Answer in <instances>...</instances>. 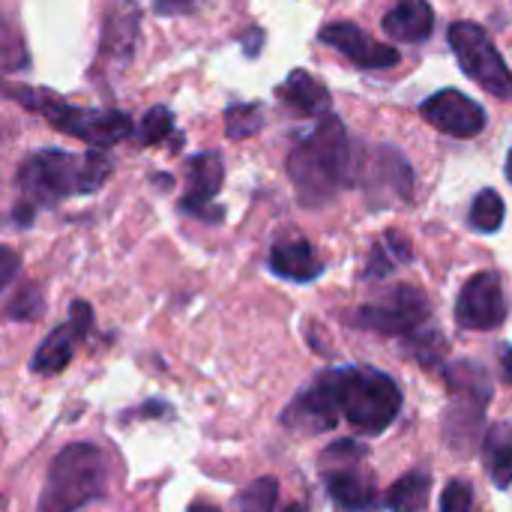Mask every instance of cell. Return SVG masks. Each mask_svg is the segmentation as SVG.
<instances>
[{"label":"cell","mask_w":512,"mask_h":512,"mask_svg":"<svg viewBox=\"0 0 512 512\" xmlns=\"http://www.w3.org/2000/svg\"><path fill=\"white\" fill-rule=\"evenodd\" d=\"M288 177L303 207H324L354 183V153L348 129L336 114L315 123L288 156Z\"/></svg>","instance_id":"6da1fadb"},{"label":"cell","mask_w":512,"mask_h":512,"mask_svg":"<svg viewBox=\"0 0 512 512\" xmlns=\"http://www.w3.org/2000/svg\"><path fill=\"white\" fill-rule=\"evenodd\" d=\"M324 378L339 414L360 435H381L396 423L402 411V390L390 375L369 366H345L327 369Z\"/></svg>","instance_id":"7a4b0ae2"},{"label":"cell","mask_w":512,"mask_h":512,"mask_svg":"<svg viewBox=\"0 0 512 512\" xmlns=\"http://www.w3.org/2000/svg\"><path fill=\"white\" fill-rule=\"evenodd\" d=\"M108 489V462L96 444L78 441L63 447L45 477L36 512H81L87 504L99 501Z\"/></svg>","instance_id":"3957f363"},{"label":"cell","mask_w":512,"mask_h":512,"mask_svg":"<svg viewBox=\"0 0 512 512\" xmlns=\"http://www.w3.org/2000/svg\"><path fill=\"white\" fill-rule=\"evenodd\" d=\"M447 384L453 393V405L444 411V438L450 450L471 456L483 438L486 408L492 402V384L483 366L474 360H462L447 372Z\"/></svg>","instance_id":"277c9868"},{"label":"cell","mask_w":512,"mask_h":512,"mask_svg":"<svg viewBox=\"0 0 512 512\" xmlns=\"http://www.w3.org/2000/svg\"><path fill=\"white\" fill-rule=\"evenodd\" d=\"M9 96L33 111L45 114V120L54 129L75 135L81 141H90L96 147H108V144H117L132 135V120L123 111H93V108L66 105V102L54 99L51 93L30 90V87H9Z\"/></svg>","instance_id":"5b68a950"},{"label":"cell","mask_w":512,"mask_h":512,"mask_svg":"<svg viewBox=\"0 0 512 512\" xmlns=\"http://www.w3.org/2000/svg\"><path fill=\"white\" fill-rule=\"evenodd\" d=\"M429 318L432 306L426 294L414 285H396L384 294V300L348 312V324L381 336H417L420 330H426Z\"/></svg>","instance_id":"8992f818"},{"label":"cell","mask_w":512,"mask_h":512,"mask_svg":"<svg viewBox=\"0 0 512 512\" xmlns=\"http://www.w3.org/2000/svg\"><path fill=\"white\" fill-rule=\"evenodd\" d=\"M450 45L471 81L498 99H512V69L480 24L456 21L450 27Z\"/></svg>","instance_id":"52a82bcc"},{"label":"cell","mask_w":512,"mask_h":512,"mask_svg":"<svg viewBox=\"0 0 512 512\" xmlns=\"http://www.w3.org/2000/svg\"><path fill=\"white\" fill-rule=\"evenodd\" d=\"M81 159L66 150H39L18 168V189L33 204H57L78 192Z\"/></svg>","instance_id":"ba28073f"},{"label":"cell","mask_w":512,"mask_h":512,"mask_svg":"<svg viewBox=\"0 0 512 512\" xmlns=\"http://www.w3.org/2000/svg\"><path fill=\"white\" fill-rule=\"evenodd\" d=\"M510 315L504 282L495 270L474 273L456 297V321L465 330H498Z\"/></svg>","instance_id":"9c48e42d"},{"label":"cell","mask_w":512,"mask_h":512,"mask_svg":"<svg viewBox=\"0 0 512 512\" xmlns=\"http://www.w3.org/2000/svg\"><path fill=\"white\" fill-rule=\"evenodd\" d=\"M420 114L441 129L444 135L453 138H474L486 129V111L480 108V102H474L471 96H465L462 90H438L432 93L423 105Z\"/></svg>","instance_id":"30bf717a"},{"label":"cell","mask_w":512,"mask_h":512,"mask_svg":"<svg viewBox=\"0 0 512 512\" xmlns=\"http://www.w3.org/2000/svg\"><path fill=\"white\" fill-rule=\"evenodd\" d=\"M339 408H336V399L330 393V384L324 378V372L297 393V399L285 408L282 414V423L291 426L294 432H303V435H324L336 426V417Z\"/></svg>","instance_id":"8fae6325"},{"label":"cell","mask_w":512,"mask_h":512,"mask_svg":"<svg viewBox=\"0 0 512 512\" xmlns=\"http://www.w3.org/2000/svg\"><path fill=\"white\" fill-rule=\"evenodd\" d=\"M321 39L333 45L339 54H345L351 63L363 69H390L399 63V51L393 45L375 42L366 30H360L351 21H333L321 30Z\"/></svg>","instance_id":"7c38bea8"},{"label":"cell","mask_w":512,"mask_h":512,"mask_svg":"<svg viewBox=\"0 0 512 512\" xmlns=\"http://www.w3.org/2000/svg\"><path fill=\"white\" fill-rule=\"evenodd\" d=\"M222 180H225V168H222V159L216 153L195 156L189 162V192L183 195L180 210L192 213V216H201V219H210V222L222 219V213L210 210V201L219 195Z\"/></svg>","instance_id":"4fadbf2b"},{"label":"cell","mask_w":512,"mask_h":512,"mask_svg":"<svg viewBox=\"0 0 512 512\" xmlns=\"http://www.w3.org/2000/svg\"><path fill=\"white\" fill-rule=\"evenodd\" d=\"M267 264L279 279H288V282H312L324 273V261L318 258L315 246L300 237L276 243L270 249Z\"/></svg>","instance_id":"5bb4252c"},{"label":"cell","mask_w":512,"mask_h":512,"mask_svg":"<svg viewBox=\"0 0 512 512\" xmlns=\"http://www.w3.org/2000/svg\"><path fill=\"white\" fill-rule=\"evenodd\" d=\"M381 24L390 39L420 45L435 30V9L426 0H396V6L384 15Z\"/></svg>","instance_id":"9a60e30c"},{"label":"cell","mask_w":512,"mask_h":512,"mask_svg":"<svg viewBox=\"0 0 512 512\" xmlns=\"http://www.w3.org/2000/svg\"><path fill=\"white\" fill-rule=\"evenodd\" d=\"M279 96L300 117H318L321 120V117L333 114L330 111V93H327V87L318 78H312L306 69H294L288 75V81L279 87Z\"/></svg>","instance_id":"2e32d148"},{"label":"cell","mask_w":512,"mask_h":512,"mask_svg":"<svg viewBox=\"0 0 512 512\" xmlns=\"http://www.w3.org/2000/svg\"><path fill=\"white\" fill-rule=\"evenodd\" d=\"M324 486H327V495H330L339 507H345V510L351 512L369 510V507L378 501L372 480H369L366 474H360V471H345V468L327 471V474H324Z\"/></svg>","instance_id":"e0dca14e"},{"label":"cell","mask_w":512,"mask_h":512,"mask_svg":"<svg viewBox=\"0 0 512 512\" xmlns=\"http://www.w3.org/2000/svg\"><path fill=\"white\" fill-rule=\"evenodd\" d=\"M135 39H138V6L123 3L117 12L108 15L102 27V54H108L111 60H129Z\"/></svg>","instance_id":"ac0fdd59"},{"label":"cell","mask_w":512,"mask_h":512,"mask_svg":"<svg viewBox=\"0 0 512 512\" xmlns=\"http://www.w3.org/2000/svg\"><path fill=\"white\" fill-rule=\"evenodd\" d=\"M75 342H81V339H78V333H75L72 324L54 327V330L42 339V345L36 348V354H33V360H30V369H33L36 375H57V372H63V369L69 366V360H72Z\"/></svg>","instance_id":"d6986e66"},{"label":"cell","mask_w":512,"mask_h":512,"mask_svg":"<svg viewBox=\"0 0 512 512\" xmlns=\"http://www.w3.org/2000/svg\"><path fill=\"white\" fill-rule=\"evenodd\" d=\"M429 492H432V474L429 471H408L405 477H399L387 489L384 504L390 512H426Z\"/></svg>","instance_id":"ffe728a7"},{"label":"cell","mask_w":512,"mask_h":512,"mask_svg":"<svg viewBox=\"0 0 512 512\" xmlns=\"http://www.w3.org/2000/svg\"><path fill=\"white\" fill-rule=\"evenodd\" d=\"M375 183L387 186L399 201H411L414 195V171L408 159L396 147H381L375 156Z\"/></svg>","instance_id":"44dd1931"},{"label":"cell","mask_w":512,"mask_h":512,"mask_svg":"<svg viewBox=\"0 0 512 512\" xmlns=\"http://www.w3.org/2000/svg\"><path fill=\"white\" fill-rule=\"evenodd\" d=\"M402 261H411V243H408L402 234L390 231V234L372 249L363 279H384V276L393 270V264H402Z\"/></svg>","instance_id":"7402d4cb"},{"label":"cell","mask_w":512,"mask_h":512,"mask_svg":"<svg viewBox=\"0 0 512 512\" xmlns=\"http://www.w3.org/2000/svg\"><path fill=\"white\" fill-rule=\"evenodd\" d=\"M504 216H507V207L495 189H483L471 204V225L483 234H495L504 225Z\"/></svg>","instance_id":"603a6c76"},{"label":"cell","mask_w":512,"mask_h":512,"mask_svg":"<svg viewBox=\"0 0 512 512\" xmlns=\"http://www.w3.org/2000/svg\"><path fill=\"white\" fill-rule=\"evenodd\" d=\"M279 501V480L276 477H261L249 483L237 495V510L240 512H273Z\"/></svg>","instance_id":"cb8c5ba5"},{"label":"cell","mask_w":512,"mask_h":512,"mask_svg":"<svg viewBox=\"0 0 512 512\" xmlns=\"http://www.w3.org/2000/svg\"><path fill=\"white\" fill-rule=\"evenodd\" d=\"M498 429L492 432L486 450H489V477L498 489L512 486V441H498Z\"/></svg>","instance_id":"d4e9b609"},{"label":"cell","mask_w":512,"mask_h":512,"mask_svg":"<svg viewBox=\"0 0 512 512\" xmlns=\"http://www.w3.org/2000/svg\"><path fill=\"white\" fill-rule=\"evenodd\" d=\"M108 177H111V159L102 150H90L81 156V183H78L81 195L96 192Z\"/></svg>","instance_id":"484cf974"},{"label":"cell","mask_w":512,"mask_h":512,"mask_svg":"<svg viewBox=\"0 0 512 512\" xmlns=\"http://www.w3.org/2000/svg\"><path fill=\"white\" fill-rule=\"evenodd\" d=\"M261 123H264V117H261L258 105H234V108H228V114H225V132H228V138H234V141L255 135V132L261 129Z\"/></svg>","instance_id":"4316f807"},{"label":"cell","mask_w":512,"mask_h":512,"mask_svg":"<svg viewBox=\"0 0 512 512\" xmlns=\"http://www.w3.org/2000/svg\"><path fill=\"white\" fill-rule=\"evenodd\" d=\"M171 129H174V114L165 105H153L141 120L138 138H141V144H159L171 135Z\"/></svg>","instance_id":"83f0119b"},{"label":"cell","mask_w":512,"mask_h":512,"mask_svg":"<svg viewBox=\"0 0 512 512\" xmlns=\"http://www.w3.org/2000/svg\"><path fill=\"white\" fill-rule=\"evenodd\" d=\"M42 312H45V303H42V294H39L36 285L21 288L6 306L9 321H36V318H42Z\"/></svg>","instance_id":"f1b7e54d"},{"label":"cell","mask_w":512,"mask_h":512,"mask_svg":"<svg viewBox=\"0 0 512 512\" xmlns=\"http://www.w3.org/2000/svg\"><path fill=\"white\" fill-rule=\"evenodd\" d=\"M474 510V489L465 480H450L441 495V512H471Z\"/></svg>","instance_id":"f546056e"},{"label":"cell","mask_w":512,"mask_h":512,"mask_svg":"<svg viewBox=\"0 0 512 512\" xmlns=\"http://www.w3.org/2000/svg\"><path fill=\"white\" fill-rule=\"evenodd\" d=\"M363 459L366 456V447H360L354 438H345V441H336L333 447H327L324 450V456H321V462H333L336 459V465L342 462V459Z\"/></svg>","instance_id":"4dcf8cb0"},{"label":"cell","mask_w":512,"mask_h":512,"mask_svg":"<svg viewBox=\"0 0 512 512\" xmlns=\"http://www.w3.org/2000/svg\"><path fill=\"white\" fill-rule=\"evenodd\" d=\"M69 324L75 327L78 339H84V336L90 333V324H93V309H90L84 300H75V303L69 306Z\"/></svg>","instance_id":"1f68e13d"},{"label":"cell","mask_w":512,"mask_h":512,"mask_svg":"<svg viewBox=\"0 0 512 512\" xmlns=\"http://www.w3.org/2000/svg\"><path fill=\"white\" fill-rule=\"evenodd\" d=\"M201 0H153V9L159 15H183L189 9H195Z\"/></svg>","instance_id":"d6a6232c"},{"label":"cell","mask_w":512,"mask_h":512,"mask_svg":"<svg viewBox=\"0 0 512 512\" xmlns=\"http://www.w3.org/2000/svg\"><path fill=\"white\" fill-rule=\"evenodd\" d=\"M3 255V270H0V285L6 288L12 279H15V270H18V255L12 252V249H3L0 252Z\"/></svg>","instance_id":"836d02e7"},{"label":"cell","mask_w":512,"mask_h":512,"mask_svg":"<svg viewBox=\"0 0 512 512\" xmlns=\"http://www.w3.org/2000/svg\"><path fill=\"white\" fill-rule=\"evenodd\" d=\"M261 39H264V33H261L258 27H252V30H246V36H243V42H246V54H249V57H255V54L261 51Z\"/></svg>","instance_id":"e575fe53"},{"label":"cell","mask_w":512,"mask_h":512,"mask_svg":"<svg viewBox=\"0 0 512 512\" xmlns=\"http://www.w3.org/2000/svg\"><path fill=\"white\" fill-rule=\"evenodd\" d=\"M501 378H504V384H512V345L504 348V354H501Z\"/></svg>","instance_id":"d590c367"},{"label":"cell","mask_w":512,"mask_h":512,"mask_svg":"<svg viewBox=\"0 0 512 512\" xmlns=\"http://www.w3.org/2000/svg\"><path fill=\"white\" fill-rule=\"evenodd\" d=\"M15 222L24 228V225H30L33 222V207L30 204H21V207H15Z\"/></svg>","instance_id":"8d00e7d4"},{"label":"cell","mask_w":512,"mask_h":512,"mask_svg":"<svg viewBox=\"0 0 512 512\" xmlns=\"http://www.w3.org/2000/svg\"><path fill=\"white\" fill-rule=\"evenodd\" d=\"M189 512H222L219 507H213V504H207V501H195L192 507H189Z\"/></svg>","instance_id":"74e56055"},{"label":"cell","mask_w":512,"mask_h":512,"mask_svg":"<svg viewBox=\"0 0 512 512\" xmlns=\"http://www.w3.org/2000/svg\"><path fill=\"white\" fill-rule=\"evenodd\" d=\"M285 512H306V507H303V504H291Z\"/></svg>","instance_id":"f35d334b"},{"label":"cell","mask_w":512,"mask_h":512,"mask_svg":"<svg viewBox=\"0 0 512 512\" xmlns=\"http://www.w3.org/2000/svg\"><path fill=\"white\" fill-rule=\"evenodd\" d=\"M507 177H510V183H512V150H510V156H507Z\"/></svg>","instance_id":"ab89813d"}]
</instances>
